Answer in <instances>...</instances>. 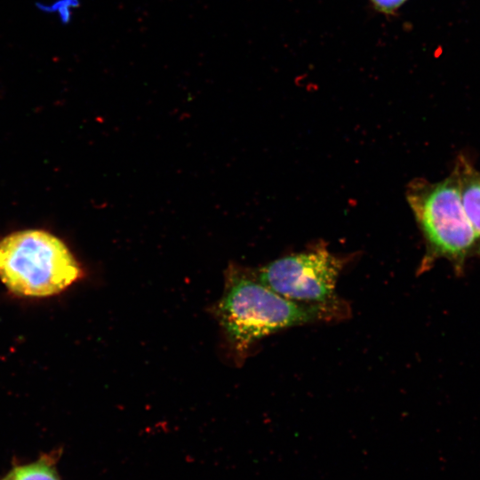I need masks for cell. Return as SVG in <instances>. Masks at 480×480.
<instances>
[{"label":"cell","mask_w":480,"mask_h":480,"mask_svg":"<svg viewBox=\"0 0 480 480\" xmlns=\"http://www.w3.org/2000/svg\"><path fill=\"white\" fill-rule=\"evenodd\" d=\"M229 348L242 361L257 341L283 329L347 318L348 304L338 298L326 303L289 300L260 283L252 268L230 263L225 288L212 307Z\"/></svg>","instance_id":"cell-1"},{"label":"cell","mask_w":480,"mask_h":480,"mask_svg":"<svg viewBox=\"0 0 480 480\" xmlns=\"http://www.w3.org/2000/svg\"><path fill=\"white\" fill-rule=\"evenodd\" d=\"M347 262V258L337 256L324 244H317L252 271L260 283L289 300L326 303L338 299L336 283Z\"/></svg>","instance_id":"cell-4"},{"label":"cell","mask_w":480,"mask_h":480,"mask_svg":"<svg viewBox=\"0 0 480 480\" xmlns=\"http://www.w3.org/2000/svg\"><path fill=\"white\" fill-rule=\"evenodd\" d=\"M5 480H60L49 462L40 460L14 468Z\"/></svg>","instance_id":"cell-6"},{"label":"cell","mask_w":480,"mask_h":480,"mask_svg":"<svg viewBox=\"0 0 480 480\" xmlns=\"http://www.w3.org/2000/svg\"><path fill=\"white\" fill-rule=\"evenodd\" d=\"M83 275L66 244L41 229L13 232L0 240V280L20 296L59 294Z\"/></svg>","instance_id":"cell-3"},{"label":"cell","mask_w":480,"mask_h":480,"mask_svg":"<svg viewBox=\"0 0 480 480\" xmlns=\"http://www.w3.org/2000/svg\"><path fill=\"white\" fill-rule=\"evenodd\" d=\"M406 1L407 0H370L376 11L386 15L396 13Z\"/></svg>","instance_id":"cell-7"},{"label":"cell","mask_w":480,"mask_h":480,"mask_svg":"<svg viewBox=\"0 0 480 480\" xmlns=\"http://www.w3.org/2000/svg\"><path fill=\"white\" fill-rule=\"evenodd\" d=\"M406 198L426 245L420 272L444 259L461 275L468 260L480 256V234L464 210L456 170L437 182L413 180Z\"/></svg>","instance_id":"cell-2"},{"label":"cell","mask_w":480,"mask_h":480,"mask_svg":"<svg viewBox=\"0 0 480 480\" xmlns=\"http://www.w3.org/2000/svg\"><path fill=\"white\" fill-rule=\"evenodd\" d=\"M454 169L459 176L460 191L464 210L480 234V171L475 169L464 157H460Z\"/></svg>","instance_id":"cell-5"}]
</instances>
